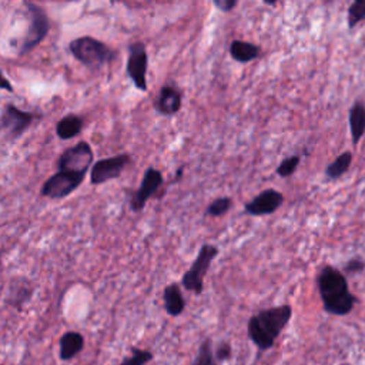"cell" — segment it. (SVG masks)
<instances>
[{"instance_id":"cell-2","label":"cell","mask_w":365,"mask_h":365,"mask_svg":"<svg viewBox=\"0 0 365 365\" xmlns=\"http://www.w3.org/2000/svg\"><path fill=\"white\" fill-rule=\"evenodd\" d=\"M292 316V308L288 304L271 307L257 312L249 320V338L258 350L267 351L273 349L274 342L280 337Z\"/></svg>"},{"instance_id":"cell-16","label":"cell","mask_w":365,"mask_h":365,"mask_svg":"<svg viewBox=\"0 0 365 365\" xmlns=\"http://www.w3.org/2000/svg\"><path fill=\"white\" fill-rule=\"evenodd\" d=\"M84 127V118L77 114H67L56 123V136L60 140H72L77 137Z\"/></svg>"},{"instance_id":"cell-25","label":"cell","mask_w":365,"mask_h":365,"mask_svg":"<svg viewBox=\"0 0 365 365\" xmlns=\"http://www.w3.org/2000/svg\"><path fill=\"white\" fill-rule=\"evenodd\" d=\"M153 360V354L146 350L133 349L131 355L127 357L120 365H146Z\"/></svg>"},{"instance_id":"cell-8","label":"cell","mask_w":365,"mask_h":365,"mask_svg":"<svg viewBox=\"0 0 365 365\" xmlns=\"http://www.w3.org/2000/svg\"><path fill=\"white\" fill-rule=\"evenodd\" d=\"M131 164V155L121 153L112 158L101 159L90 168V183L93 186H101L110 180L118 179L123 171Z\"/></svg>"},{"instance_id":"cell-12","label":"cell","mask_w":365,"mask_h":365,"mask_svg":"<svg viewBox=\"0 0 365 365\" xmlns=\"http://www.w3.org/2000/svg\"><path fill=\"white\" fill-rule=\"evenodd\" d=\"M284 203V194L274 188L264 190L244 205V212L249 216L260 217L270 216L277 212Z\"/></svg>"},{"instance_id":"cell-7","label":"cell","mask_w":365,"mask_h":365,"mask_svg":"<svg viewBox=\"0 0 365 365\" xmlns=\"http://www.w3.org/2000/svg\"><path fill=\"white\" fill-rule=\"evenodd\" d=\"M147 68H149V53L143 42H134L129 46V58L126 64V72L134 88L140 92H147Z\"/></svg>"},{"instance_id":"cell-5","label":"cell","mask_w":365,"mask_h":365,"mask_svg":"<svg viewBox=\"0 0 365 365\" xmlns=\"http://www.w3.org/2000/svg\"><path fill=\"white\" fill-rule=\"evenodd\" d=\"M95 162V153L88 142H79L72 147H67L58 159V171L68 173L80 177H86Z\"/></svg>"},{"instance_id":"cell-23","label":"cell","mask_w":365,"mask_h":365,"mask_svg":"<svg viewBox=\"0 0 365 365\" xmlns=\"http://www.w3.org/2000/svg\"><path fill=\"white\" fill-rule=\"evenodd\" d=\"M364 19H365V0H357V2L351 3V6L349 8V14H347L349 27L354 29Z\"/></svg>"},{"instance_id":"cell-4","label":"cell","mask_w":365,"mask_h":365,"mask_svg":"<svg viewBox=\"0 0 365 365\" xmlns=\"http://www.w3.org/2000/svg\"><path fill=\"white\" fill-rule=\"evenodd\" d=\"M27 14H29V19H30V26L29 30L26 32L25 38L21 42L19 46V56H25L29 55L32 50L36 49L46 38L50 32V19L47 16V12L45 10V8H42L40 5L36 3H32V2H23Z\"/></svg>"},{"instance_id":"cell-32","label":"cell","mask_w":365,"mask_h":365,"mask_svg":"<svg viewBox=\"0 0 365 365\" xmlns=\"http://www.w3.org/2000/svg\"><path fill=\"white\" fill-rule=\"evenodd\" d=\"M0 264H2V258H0Z\"/></svg>"},{"instance_id":"cell-13","label":"cell","mask_w":365,"mask_h":365,"mask_svg":"<svg viewBox=\"0 0 365 365\" xmlns=\"http://www.w3.org/2000/svg\"><path fill=\"white\" fill-rule=\"evenodd\" d=\"M183 95L175 84H164L154 101V110L162 116H176L181 110Z\"/></svg>"},{"instance_id":"cell-24","label":"cell","mask_w":365,"mask_h":365,"mask_svg":"<svg viewBox=\"0 0 365 365\" xmlns=\"http://www.w3.org/2000/svg\"><path fill=\"white\" fill-rule=\"evenodd\" d=\"M300 162H301V158H300V155H297V154H295V155H291V158L284 159V160L281 162V164L277 167L275 173H277V175L280 176V177H290V176L294 175L295 170H297Z\"/></svg>"},{"instance_id":"cell-15","label":"cell","mask_w":365,"mask_h":365,"mask_svg":"<svg viewBox=\"0 0 365 365\" xmlns=\"http://www.w3.org/2000/svg\"><path fill=\"white\" fill-rule=\"evenodd\" d=\"M163 300H164V310L168 316L179 317L180 314H183V311L186 308V300L177 283H171L164 288Z\"/></svg>"},{"instance_id":"cell-9","label":"cell","mask_w":365,"mask_h":365,"mask_svg":"<svg viewBox=\"0 0 365 365\" xmlns=\"http://www.w3.org/2000/svg\"><path fill=\"white\" fill-rule=\"evenodd\" d=\"M42 117V113L26 112L9 103L5 106L2 117H0V129H3L10 137L19 138L34 121L40 120Z\"/></svg>"},{"instance_id":"cell-21","label":"cell","mask_w":365,"mask_h":365,"mask_svg":"<svg viewBox=\"0 0 365 365\" xmlns=\"http://www.w3.org/2000/svg\"><path fill=\"white\" fill-rule=\"evenodd\" d=\"M231 207H233V200L230 197H218L208 204L207 210H205V216L221 217L224 214H227Z\"/></svg>"},{"instance_id":"cell-11","label":"cell","mask_w":365,"mask_h":365,"mask_svg":"<svg viewBox=\"0 0 365 365\" xmlns=\"http://www.w3.org/2000/svg\"><path fill=\"white\" fill-rule=\"evenodd\" d=\"M84 177L68 175V173L56 171L55 175H51L42 186L40 194L43 197L51 199V200H60L64 197L71 196L75 190H77Z\"/></svg>"},{"instance_id":"cell-22","label":"cell","mask_w":365,"mask_h":365,"mask_svg":"<svg viewBox=\"0 0 365 365\" xmlns=\"http://www.w3.org/2000/svg\"><path fill=\"white\" fill-rule=\"evenodd\" d=\"M217 362L216 354L213 353V342L210 338H207L200 345L199 355L193 365H217Z\"/></svg>"},{"instance_id":"cell-31","label":"cell","mask_w":365,"mask_h":365,"mask_svg":"<svg viewBox=\"0 0 365 365\" xmlns=\"http://www.w3.org/2000/svg\"><path fill=\"white\" fill-rule=\"evenodd\" d=\"M264 3H266V5H268V6H275V5H277L275 2H267V0H266V2H264Z\"/></svg>"},{"instance_id":"cell-18","label":"cell","mask_w":365,"mask_h":365,"mask_svg":"<svg viewBox=\"0 0 365 365\" xmlns=\"http://www.w3.org/2000/svg\"><path fill=\"white\" fill-rule=\"evenodd\" d=\"M59 344H60V358L63 361H68L83 350L84 338L80 333L68 331L62 336Z\"/></svg>"},{"instance_id":"cell-27","label":"cell","mask_w":365,"mask_h":365,"mask_svg":"<svg viewBox=\"0 0 365 365\" xmlns=\"http://www.w3.org/2000/svg\"><path fill=\"white\" fill-rule=\"evenodd\" d=\"M231 357V345L229 342H221L216 351V360L223 362Z\"/></svg>"},{"instance_id":"cell-10","label":"cell","mask_w":365,"mask_h":365,"mask_svg":"<svg viewBox=\"0 0 365 365\" xmlns=\"http://www.w3.org/2000/svg\"><path fill=\"white\" fill-rule=\"evenodd\" d=\"M164 183L163 173L154 167L146 168L140 187H138L130 200V210L133 213H140L144 210L147 201L158 194V191Z\"/></svg>"},{"instance_id":"cell-19","label":"cell","mask_w":365,"mask_h":365,"mask_svg":"<svg viewBox=\"0 0 365 365\" xmlns=\"http://www.w3.org/2000/svg\"><path fill=\"white\" fill-rule=\"evenodd\" d=\"M350 130L353 143L357 146L365 133V106L361 101H357L350 110Z\"/></svg>"},{"instance_id":"cell-28","label":"cell","mask_w":365,"mask_h":365,"mask_svg":"<svg viewBox=\"0 0 365 365\" xmlns=\"http://www.w3.org/2000/svg\"><path fill=\"white\" fill-rule=\"evenodd\" d=\"M213 5H214L218 10H221V12H224V13H229V12H231L233 9L237 8L238 2H237V0H214Z\"/></svg>"},{"instance_id":"cell-14","label":"cell","mask_w":365,"mask_h":365,"mask_svg":"<svg viewBox=\"0 0 365 365\" xmlns=\"http://www.w3.org/2000/svg\"><path fill=\"white\" fill-rule=\"evenodd\" d=\"M33 292L34 286L29 278L14 277L9 283V288L6 292V304L16 310H22L30 301Z\"/></svg>"},{"instance_id":"cell-30","label":"cell","mask_w":365,"mask_h":365,"mask_svg":"<svg viewBox=\"0 0 365 365\" xmlns=\"http://www.w3.org/2000/svg\"><path fill=\"white\" fill-rule=\"evenodd\" d=\"M181 176H183V167H180V168L177 170V173H176V179H177V180H180V179H181Z\"/></svg>"},{"instance_id":"cell-17","label":"cell","mask_w":365,"mask_h":365,"mask_svg":"<svg viewBox=\"0 0 365 365\" xmlns=\"http://www.w3.org/2000/svg\"><path fill=\"white\" fill-rule=\"evenodd\" d=\"M262 55V47L244 42V40H233L230 45V56L238 63H250Z\"/></svg>"},{"instance_id":"cell-26","label":"cell","mask_w":365,"mask_h":365,"mask_svg":"<svg viewBox=\"0 0 365 365\" xmlns=\"http://www.w3.org/2000/svg\"><path fill=\"white\" fill-rule=\"evenodd\" d=\"M365 268V262L361 258H353L344 267L345 274H358Z\"/></svg>"},{"instance_id":"cell-20","label":"cell","mask_w":365,"mask_h":365,"mask_svg":"<svg viewBox=\"0 0 365 365\" xmlns=\"http://www.w3.org/2000/svg\"><path fill=\"white\" fill-rule=\"evenodd\" d=\"M351 163H353V153L344 151L333 163H329L327 166L325 176L331 180H337L341 176H344L347 171H349V168L351 167Z\"/></svg>"},{"instance_id":"cell-29","label":"cell","mask_w":365,"mask_h":365,"mask_svg":"<svg viewBox=\"0 0 365 365\" xmlns=\"http://www.w3.org/2000/svg\"><path fill=\"white\" fill-rule=\"evenodd\" d=\"M0 90H5L8 93H13V84L10 83V80L3 75V72L0 71Z\"/></svg>"},{"instance_id":"cell-3","label":"cell","mask_w":365,"mask_h":365,"mask_svg":"<svg viewBox=\"0 0 365 365\" xmlns=\"http://www.w3.org/2000/svg\"><path fill=\"white\" fill-rule=\"evenodd\" d=\"M71 55L89 68H101L117 59V51L92 36H80L68 43Z\"/></svg>"},{"instance_id":"cell-1","label":"cell","mask_w":365,"mask_h":365,"mask_svg":"<svg viewBox=\"0 0 365 365\" xmlns=\"http://www.w3.org/2000/svg\"><path fill=\"white\" fill-rule=\"evenodd\" d=\"M317 286L324 310L331 316H349L357 303L355 295L350 291L349 281L333 266H325L318 273Z\"/></svg>"},{"instance_id":"cell-6","label":"cell","mask_w":365,"mask_h":365,"mask_svg":"<svg viewBox=\"0 0 365 365\" xmlns=\"http://www.w3.org/2000/svg\"><path fill=\"white\" fill-rule=\"evenodd\" d=\"M218 247L213 244H203L199 250V254L193 264L184 273L181 278V284L187 291L200 295L204 290V278L210 268L213 260L218 255Z\"/></svg>"}]
</instances>
